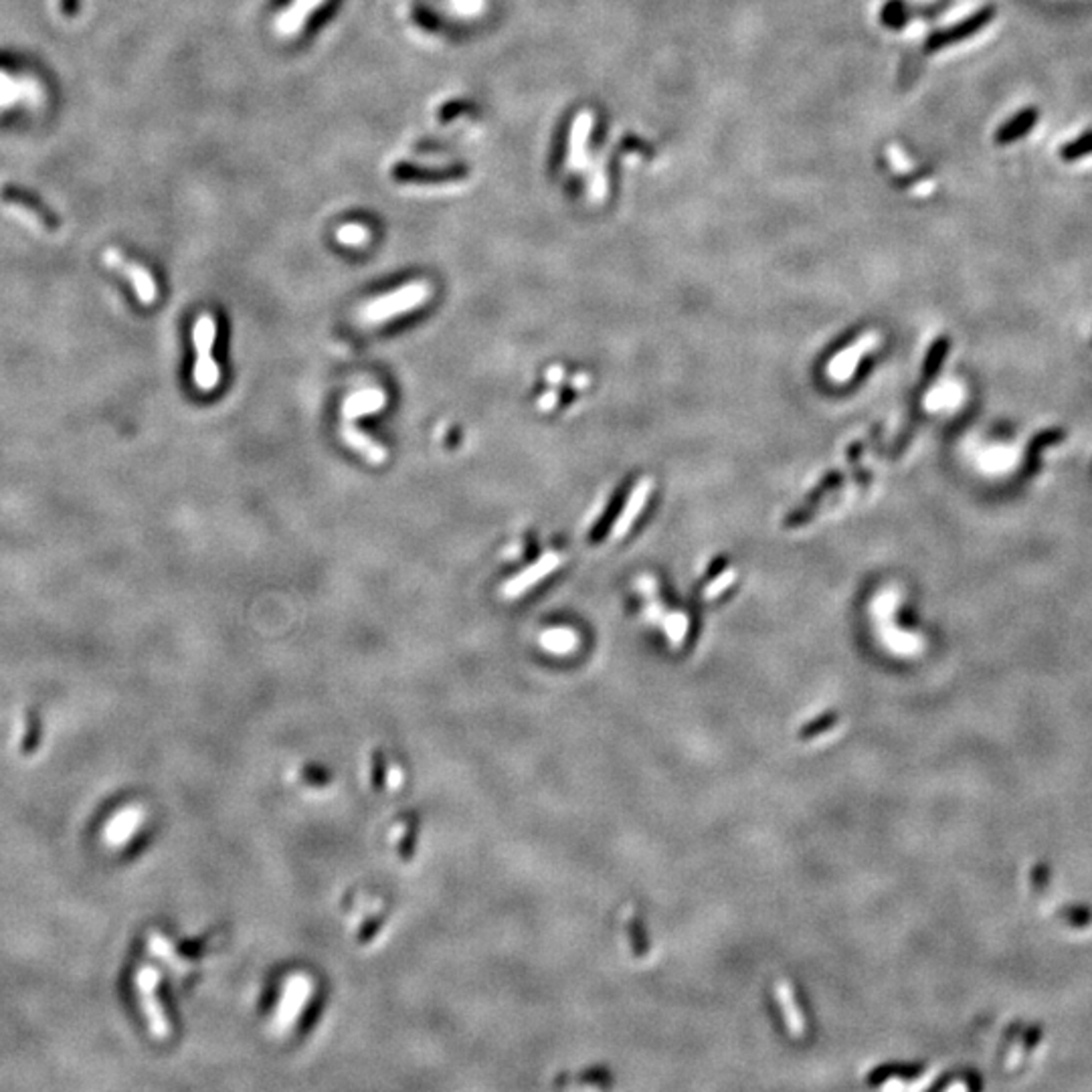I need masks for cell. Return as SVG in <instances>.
Segmentation results:
<instances>
[{"label": "cell", "instance_id": "obj_1", "mask_svg": "<svg viewBox=\"0 0 1092 1092\" xmlns=\"http://www.w3.org/2000/svg\"><path fill=\"white\" fill-rule=\"evenodd\" d=\"M431 294L433 288L430 282H409L403 288L370 299L367 306H362L359 316L368 326L391 322V320L403 316L407 312L421 308Z\"/></svg>", "mask_w": 1092, "mask_h": 1092}, {"label": "cell", "instance_id": "obj_2", "mask_svg": "<svg viewBox=\"0 0 1092 1092\" xmlns=\"http://www.w3.org/2000/svg\"><path fill=\"white\" fill-rule=\"evenodd\" d=\"M217 338V324L211 314H203L192 326V345H195L197 360L192 368V381L198 391H215L221 383V367L213 359V345Z\"/></svg>", "mask_w": 1092, "mask_h": 1092}, {"label": "cell", "instance_id": "obj_3", "mask_svg": "<svg viewBox=\"0 0 1092 1092\" xmlns=\"http://www.w3.org/2000/svg\"><path fill=\"white\" fill-rule=\"evenodd\" d=\"M104 261L108 263L112 269L120 271L121 275H126L128 280H130L132 288L136 291V296L140 298V302L144 306H152L156 302V298H159V288H156L154 277L150 275V271L146 267H142L140 263H134L130 259H126L124 255H121L118 249H105L104 253Z\"/></svg>", "mask_w": 1092, "mask_h": 1092}, {"label": "cell", "instance_id": "obj_4", "mask_svg": "<svg viewBox=\"0 0 1092 1092\" xmlns=\"http://www.w3.org/2000/svg\"><path fill=\"white\" fill-rule=\"evenodd\" d=\"M0 203H3L6 209H11L14 215L25 217L28 223L37 225L41 227V229L53 231L57 229V225H59V221H57L39 201H35L33 197L27 195V192L14 189V187L0 189Z\"/></svg>", "mask_w": 1092, "mask_h": 1092}, {"label": "cell", "instance_id": "obj_5", "mask_svg": "<svg viewBox=\"0 0 1092 1092\" xmlns=\"http://www.w3.org/2000/svg\"><path fill=\"white\" fill-rule=\"evenodd\" d=\"M562 562H565V556L561 553H546L542 554L540 559L534 562L524 570H520L516 577H512L510 581H506L502 585V597L504 599H516L520 595H524L528 589L534 587V585L540 583L542 579H546L548 575L553 573V570L559 569Z\"/></svg>", "mask_w": 1092, "mask_h": 1092}, {"label": "cell", "instance_id": "obj_6", "mask_svg": "<svg viewBox=\"0 0 1092 1092\" xmlns=\"http://www.w3.org/2000/svg\"><path fill=\"white\" fill-rule=\"evenodd\" d=\"M142 824H144V811H142V808L128 805V808L113 813L108 819V824L104 825V844L108 848H124L128 841H132L136 832H140Z\"/></svg>", "mask_w": 1092, "mask_h": 1092}, {"label": "cell", "instance_id": "obj_7", "mask_svg": "<svg viewBox=\"0 0 1092 1092\" xmlns=\"http://www.w3.org/2000/svg\"><path fill=\"white\" fill-rule=\"evenodd\" d=\"M994 17H995L994 6H987V9L975 12L973 17H969L967 20H963V23H959L957 27L947 28V31L934 35V37L929 43V49H933V51H937V49L957 45V43L965 41L969 37H973V35L983 31V28L987 27L991 20H994Z\"/></svg>", "mask_w": 1092, "mask_h": 1092}, {"label": "cell", "instance_id": "obj_8", "mask_svg": "<svg viewBox=\"0 0 1092 1092\" xmlns=\"http://www.w3.org/2000/svg\"><path fill=\"white\" fill-rule=\"evenodd\" d=\"M876 342V334H866V337H862L858 342H854L852 346H848L836 359L830 360V364H827V376L836 383H846L848 378L856 373V367H858L862 356L866 354L870 348H874Z\"/></svg>", "mask_w": 1092, "mask_h": 1092}, {"label": "cell", "instance_id": "obj_9", "mask_svg": "<svg viewBox=\"0 0 1092 1092\" xmlns=\"http://www.w3.org/2000/svg\"><path fill=\"white\" fill-rule=\"evenodd\" d=\"M340 438L352 452H356L360 458H364V461L370 463V466H383V463L389 460V452L384 449V445L378 444L370 435L360 431L359 427H354L351 421L342 423Z\"/></svg>", "mask_w": 1092, "mask_h": 1092}, {"label": "cell", "instance_id": "obj_10", "mask_svg": "<svg viewBox=\"0 0 1092 1092\" xmlns=\"http://www.w3.org/2000/svg\"><path fill=\"white\" fill-rule=\"evenodd\" d=\"M392 178L399 182H415V184H439L460 181L466 176L463 168H419L413 164H395L392 167Z\"/></svg>", "mask_w": 1092, "mask_h": 1092}, {"label": "cell", "instance_id": "obj_11", "mask_svg": "<svg viewBox=\"0 0 1092 1092\" xmlns=\"http://www.w3.org/2000/svg\"><path fill=\"white\" fill-rule=\"evenodd\" d=\"M384 405H387V392L383 389H360L342 403V419L352 423L356 419L375 415V413L384 409Z\"/></svg>", "mask_w": 1092, "mask_h": 1092}, {"label": "cell", "instance_id": "obj_12", "mask_svg": "<svg viewBox=\"0 0 1092 1092\" xmlns=\"http://www.w3.org/2000/svg\"><path fill=\"white\" fill-rule=\"evenodd\" d=\"M322 3H326V0H294V3L290 4V9L275 19V31L280 33L282 37H291V35L302 31L306 19H308L314 11L320 9Z\"/></svg>", "mask_w": 1092, "mask_h": 1092}, {"label": "cell", "instance_id": "obj_13", "mask_svg": "<svg viewBox=\"0 0 1092 1092\" xmlns=\"http://www.w3.org/2000/svg\"><path fill=\"white\" fill-rule=\"evenodd\" d=\"M649 492H652V482L649 480H641L638 485H635V490L631 492L630 500H627V504L621 508V514L617 518L616 526H613V537H625L627 531H630L633 520L639 516L641 510H644V506L649 498Z\"/></svg>", "mask_w": 1092, "mask_h": 1092}, {"label": "cell", "instance_id": "obj_14", "mask_svg": "<svg viewBox=\"0 0 1092 1092\" xmlns=\"http://www.w3.org/2000/svg\"><path fill=\"white\" fill-rule=\"evenodd\" d=\"M1065 439H1066V431L1060 430V427H1052V430H1044L1038 435H1034L1024 453V474L1032 476L1034 472H1036L1040 466V453L1044 452L1046 447L1062 444Z\"/></svg>", "mask_w": 1092, "mask_h": 1092}, {"label": "cell", "instance_id": "obj_15", "mask_svg": "<svg viewBox=\"0 0 1092 1092\" xmlns=\"http://www.w3.org/2000/svg\"><path fill=\"white\" fill-rule=\"evenodd\" d=\"M1038 121V110L1027 108L1018 113V116H1013L1011 120L1005 121V124L999 128L995 134V142L997 144H1011V142H1018L1022 136H1026L1027 132H1032V128L1036 126Z\"/></svg>", "mask_w": 1092, "mask_h": 1092}, {"label": "cell", "instance_id": "obj_16", "mask_svg": "<svg viewBox=\"0 0 1092 1092\" xmlns=\"http://www.w3.org/2000/svg\"><path fill=\"white\" fill-rule=\"evenodd\" d=\"M540 646L553 654H567L577 646V633L569 627L548 630L546 633H542Z\"/></svg>", "mask_w": 1092, "mask_h": 1092}, {"label": "cell", "instance_id": "obj_17", "mask_svg": "<svg viewBox=\"0 0 1092 1092\" xmlns=\"http://www.w3.org/2000/svg\"><path fill=\"white\" fill-rule=\"evenodd\" d=\"M949 346H951V340H949L947 337H941V338H937L931 345L929 352H926L925 364H923V381L925 383H929L931 378L939 373L941 364H943L945 356L949 352Z\"/></svg>", "mask_w": 1092, "mask_h": 1092}, {"label": "cell", "instance_id": "obj_18", "mask_svg": "<svg viewBox=\"0 0 1092 1092\" xmlns=\"http://www.w3.org/2000/svg\"><path fill=\"white\" fill-rule=\"evenodd\" d=\"M373 237V233L362 223H345L337 229V241L346 247H362Z\"/></svg>", "mask_w": 1092, "mask_h": 1092}, {"label": "cell", "instance_id": "obj_19", "mask_svg": "<svg viewBox=\"0 0 1092 1092\" xmlns=\"http://www.w3.org/2000/svg\"><path fill=\"white\" fill-rule=\"evenodd\" d=\"M1060 154H1062V159H1065L1066 162L1080 160V159H1084V156L1092 154V132L1084 134V136H1080V138H1076V140L1070 142V144H1066L1065 148H1062Z\"/></svg>", "mask_w": 1092, "mask_h": 1092}, {"label": "cell", "instance_id": "obj_20", "mask_svg": "<svg viewBox=\"0 0 1092 1092\" xmlns=\"http://www.w3.org/2000/svg\"><path fill=\"white\" fill-rule=\"evenodd\" d=\"M734 579H737V575H734V570H724V573L720 575L716 581H712V583L709 585V587H706V591H704V597H706V599H715V597H718V595L723 593V591L728 587V585H732V583H734Z\"/></svg>", "mask_w": 1092, "mask_h": 1092}, {"label": "cell", "instance_id": "obj_21", "mask_svg": "<svg viewBox=\"0 0 1092 1092\" xmlns=\"http://www.w3.org/2000/svg\"><path fill=\"white\" fill-rule=\"evenodd\" d=\"M455 9L463 14H472L476 11H480V0H453Z\"/></svg>", "mask_w": 1092, "mask_h": 1092}, {"label": "cell", "instance_id": "obj_22", "mask_svg": "<svg viewBox=\"0 0 1092 1092\" xmlns=\"http://www.w3.org/2000/svg\"><path fill=\"white\" fill-rule=\"evenodd\" d=\"M556 403H559V395L551 391V392H546V395H542L538 399V409L540 411H551V409H554Z\"/></svg>", "mask_w": 1092, "mask_h": 1092}, {"label": "cell", "instance_id": "obj_23", "mask_svg": "<svg viewBox=\"0 0 1092 1092\" xmlns=\"http://www.w3.org/2000/svg\"><path fill=\"white\" fill-rule=\"evenodd\" d=\"M562 376H565V370H562V367H551L546 370V381L553 384L562 383Z\"/></svg>", "mask_w": 1092, "mask_h": 1092}, {"label": "cell", "instance_id": "obj_24", "mask_svg": "<svg viewBox=\"0 0 1092 1092\" xmlns=\"http://www.w3.org/2000/svg\"><path fill=\"white\" fill-rule=\"evenodd\" d=\"M59 4H61L63 14H67V17H75L77 9H80V6H77V0H59Z\"/></svg>", "mask_w": 1092, "mask_h": 1092}]
</instances>
